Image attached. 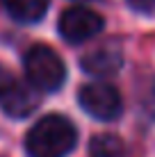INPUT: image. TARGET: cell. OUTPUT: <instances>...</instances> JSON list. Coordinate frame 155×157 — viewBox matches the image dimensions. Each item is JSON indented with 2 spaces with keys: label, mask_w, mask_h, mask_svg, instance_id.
<instances>
[{
  "label": "cell",
  "mask_w": 155,
  "mask_h": 157,
  "mask_svg": "<svg viewBox=\"0 0 155 157\" xmlns=\"http://www.w3.org/2000/svg\"><path fill=\"white\" fill-rule=\"evenodd\" d=\"M25 73L28 80L41 91H57L66 80L62 57L48 46H32L25 55Z\"/></svg>",
  "instance_id": "2"
},
{
  "label": "cell",
  "mask_w": 155,
  "mask_h": 157,
  "mask_svg": "<svg viewBox=\"0 0 155 157\" xmlns=\"http://www.w3.org/2000/svg\"><path fill=\"white\" fill-rule=\"evenodd\" d=\"M2 7L18 23H37L48 12V0H2Z\"/></svg>",
  "instance_id": "7"
},
{
  "label": "cell",
  "mask_w": 155,
  "mask_h": 157,
  "mask_svg": "<svg viewBox=\"0 0 155 157\" xmlns=\"http://www.w3.org/2000/svg\"><path fill=\"white\" fill-rule=\"evenodd\" d=\"M89 157H123V141L116 134H96L89 144Z\"/></svg>",
  "instance_id": "8"
},
{
  "label": "cell",
  "mask_w": 155,
  "mask_h": 157,
  "mask_svg": "<svg viewBox=\"0 0 155 157\" xmlns=\"http://www.w3.org/2000/svg\"><path fill=\"white\" fill-rule=\"evenodd\" d=\"M80 105L84 112H89L98 121H112L121 114V96L112 84L91 82L80 89Z\"/></svg>",
  "instance_id": "4"
},
{
  "label": "cell",
  "mask_w": 155,
  "mask_h": 157,
  "mask_svg": "<svg viewBox=\"0 0 155 157\" xmlns=\"http://www.w3.org/2000/svg\"><path fill=\"white\" fill-rule=\"evenodd\" d=\"M80 66L84 68L89 75L94 78H107L121 71L123 66V52L116 43H107V46H100L96 50L87 52L80 62Z\"/></svg>",
  "instance_id": "6"
},
{
  "label": "cell",
  "mask_w": 155,
  "mask_h": 157,
  "mask_svg": "<svg viewBox=\"0 0 155 157\" xmlns=\"http://www.w3.org/2000/svg\"><path fill=\"white\" fill-rule=\"evenodd\" d=\"M76 141V125L66 116L48 114L32 125L25 137V148L30 157H66Z\"/></svg>",
  "instance_id": "1"
},
{
  "label": "cell",
  "mask_w": 155,
  "mask_h": 157,
  "mask_svg": "<svg viewBox=\"0 0 155 157\" xmlns=\"http://www.w3.org/2000/svg\"><path fill=\"white\" fill-rule=\"evenodd\" d=\"M100 30H103V16L80 5L66 9L60 18V34L68 43H82L96 36Z\"/></svg>",
  "instance_id": "5"
},
{
  "label": "cell",
  "mask_w": 155,
  "mask_h": 157,
  "mask_svg": "<svg viewBox=\"0 0 155 157\" xmlns=\"http://www.w3.org/2000/svg\"><path fill=\"white\" fill-rule=\"evenodd\" d=\"M132 9L137 12H144V14H155V0H128Z\"/></svg>",
  "instance_id": "9"
},
{
  "label": "cell",
  "mask_w": 155,
  "mask_h": 157,
  "mask_svg": "<svg viewBox=\"0 0 155 157\" xmlns=\"http://www.w3.org/2000/svg\"><path fill=\"white\" fill-rule=\"evenodd\" d=\"M0 107L7 116L23 118L39 107L37 86L16 78H0Z\"/></svg>",
  "instance_id": "3"
}]
</instances>
